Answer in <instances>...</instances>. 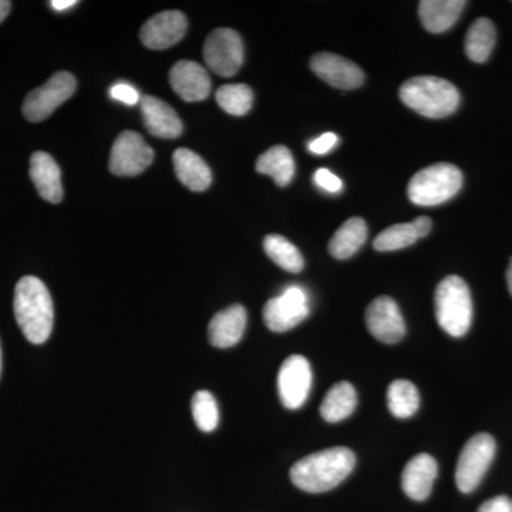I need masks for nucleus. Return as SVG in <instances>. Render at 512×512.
Returning <instances> with one entry per match:
<instances>
[{
	"mask_svg": "<svg viewBox=\"0 0 512 512\" xmlns=\"http://www.w3.org/2000/svg\"><path fill=\"white\" fill-rule=\"evenodd\" d=\"M356 406L355 387L349 382H339L326 393L325 399L320 404V416L328 423H339L348 419L350 414L355 412Z\"/></svg>",
	"mask_w": 512,
	"mask_h": 512,
	"instance_id": "nucleus-22",
	"label": "nucleus"
},
{
	"mask_svg": "<svg viewBox=\"0 0 512 512\" xmlns=\"http://www.w3.org/2000/svg\"><path fill=\"white\" fill-rule=\"evenodd\" d=\"M204 59L207 66L218 76H234L244 63V43L241 36L232 29H215L205 42Z\"/></svg>",
	"mask_w": 512,
	"mask_h": 512,
	"instance_id": "nucleus-9",
	"label": "nucleus"
},
{
	"mask_svg": "<svg viewBox=\"0 0 512 512\" xmlns=\"http://www.w3.org/2000/svg\"><path fill=\"white\" fill-rule=\"evenodd\" d=\"M464 0H423L419 3V16L430 33H443L456 25L466 9Z\"/></svg>",
	"mask_w": 512,
	"mask_h": 512,
	"instance_id": "nucleus-20",
	"label": "nucleus"
},
{
	"mask_svg": "<svg viewBox=\"0 0 512 512\" xmlns=\"http://www.w3.org/2000/svg\"><path fill=\"white\" fill-rule=\"evenodd\" d=\"M154 160L153 148L134 131H124L111 148L110 171L119 177H134L146 171Z\"/></svg>",
	"mask_w": 512,
	"mask_h": 512,
	"instance_id": "nucleus-10",
	"label": "nucleus"
},
{
	"mask_svg": "<svg viewBox=\"0 0 512 512\" xmlns=\"http://www.w3.org/2000/svg\"><path fill=\"white\" fill-rule=\"evenodd\" d=\"M215 99L225 113L241 117L251 110L254 93L247 84H225L217 90Z\"/></svg>",
	"mask_w": 512,
	"mask_h": 512,
	"instance_id": "nucleus-28",
	"label": "nucleus"
},
{
	"mask_svg": "<svg viewBox=\"0 0 512 512\" xmlns=\"http://www.w3.org/2000/svg\"><path fill=\"white\" fill-rule=\"evenodd\" d=\"M188 22L184 13L167 10L144 23L140 39L151 50H165L177 45L187 32Z\"/></svg>",
	"mask_w": 512,
	"mask_h": 512,
	"instance_id": "nucleus-14",
	"label": "nucleus"
},
{
	"mask_svg": "<svg viewBox=\"0 0 512 512\" xmlns=\"http://www.w3.org/2000/svg\"><path fill=\"white\" fill-rule=\"evenodd\" d=\"M497 444L487 433L476 434L467 441L456 468V484L461 493H473L493 463Z\"/></svg>",
	"mask_w": 512,
	"mask_h": 512,
	"instance_id": "nucleus-6",
	"label": "nucleus"
},
{
	"mask_svg": "<svg viewBox=\"0 0 512 512\" xmlns=\"http://www.w3.org/2000/svg\"><path fill=\"white\" fill-rule=\"evenodd\" d=\"M366 325L369 332L386 345L400 342L406 335V322L399 305L389 296H380L370 303Z\"/></svg>",
	"mask_w": 512,
	"mask_h": 512,
	"instance_id": "nucleus-12",
	"label": "nucleus"
},
{
	"mask_svg": "<svg viewBox=\"0 0 512 512\" xmlns=\"http://www.w3.org/2000/svg\"><path fill=\"white\" fill-rule=\"evenodd\" d=\"M77 89L72 73L57 72L43 86L30 92L23 103V116L32 123L49 119L57 107L70 99Z\"/></svg>",
	"mask_w": 512,
	"mask_h": 512,
	"instance_id": "nucleus-7",
	"label": "nucleus"
},
{
	"mask_svg": "<svg viewBox=\"0 0 512 512\" xmlns=\"http://www.w3.org/2000/svg\"><path fill=\"white\" fill-rule=\"evenodd\" d=\"M400 99L409 109L429 119H444L460 106V93L453 83L436 76H420L400 87Z\"/></svg>",
	"mask_w": 512,
	"mask_h": 512,
	"instance_id": "nucleus-3",
	"label": "nucleus"
},
{
	"mask_svg": "<svg viewBox=\"0 0 512 512\" xmlns=\"http://www.w3.org/2000/svg\"><path fill=\"white\" fill-rule=\"evenodd\" d=\"M338 136L335 133H325L309 143V151L315 156H325L333 147L338 144Z\"/></svg>",
	"mask_w": 512,
	"mask_h": 512,
	"instance_id": "nucleus-33",
	"label": "nucleus"
},
{
	"mask_svg": "<svg viewBox=\"0 0 512 512\" xmlns=\"http://www.w3.org/2000/svg\"><path fill=\"white\" fill-rule=\"evenodd\" d=\"M111 99L120 101V103L127 104V106H136L140 103L141 97L137 89L127 83H117L111 87L110 90Z\"/></svg>",
	"mask_w": 512,
	"mask_h": 512,
	"instance_id": "nucleus-31",
	"label": "nucleus"
},
{
	"mask_svg": "<svg viewBox=\"0 0 512 512\" xmlns=\"http://www.w3.org/2000/svg\"><path fill=\"white\" fill-rule=\"evenodd\" d=\"M15 318L25 338L33 345L47 342L53 332L55 308L47 286L36 276H25L15 288Z\"/></svg>",
	"mask_w": 512,
	"mask_h": 512,
	"instance_id": "nucleus-2",
	"label": "nucleus"
},
{
	"mask_svg": "<svg viewBox=\"0 0 512 512\" xmlns=\"http://www.w3.org/2000/svg\"><path fill=\"white\" fill-rule=\"evenodd\" d=\"M420 237L414 228L413 222L397 224L384 229L373 241V248L379 252L399 251L419 241Z\"/></svg>",
	"mask_w": 512,
	"mask_h": 512,
	"instance_id": "nucleus-29",
	"label": "nucleus"
},
{
	"mask_svg": "<svg viewBox=\"0 0 512 512\" xmlns=\"http://www.w3.org/2000/svg\"><path fill=\"white\" fill-rule=\"evenodd\" d=\"M495 40H497V30L494 23L487 18L477 19L468 29L466 42H464L468 59L474 63L487 62L488 57L493 53Z\"/></svg>",
	"mask_w": 512,
	"mask_h": 512,
	"instance_id": "nucleus-25",
	"label": "nucleus"
},
{
	"mask_svg": "<svg viewBox=\"0 0 512 512\" xmlns=\"http://www.w3.org/2000/svg\"><path fill=\"white\" fill-rule=\"evenodd\" d=\"M311 69L319 79L336 89L353 90L365 82V73L356 63L335 53H316L311 59Z\"/></svg>",
	"mask_w": 512,
	"mask_h": 512,
	"instance_id": "nucleus-13",
	"label": "nucleus"
},
{
	"mask_svg": "<svg viewBox=\"0 0 512 512\" xmlns=\"http://www.w3.org/2000/svg\"><path fill=\"white\" fill-rule=\"evenodd\" d=\"M511 511H512V500H511Z\"/></svg>",
	"mask_w": 512,
	"mask_h": 512,
	"instance_id": "nucleus-40",
	"label": "nucleus"
},
{
	"mask_svg": "<svg viewBox=\"0 0 512 512\" xmlns=\"http://www.w3.org/2000/svg\"><path fill=\"white\" fill-rule=\"evenodd\" d=\"M387 406L397 419H409L419 410V390L409 380H394L387 389Z\"/></svg>",
	"mask_w": 512,
	"mask_h": 512,
	"instance_id": "nucleus-26",
	"label": "nucleus"
},
{
	"mask_svg": "<svg viewBox=\"0 0 512 512\" xmlns=\"http://www.w3.org/2000/svg\"><path fill=\"white\" fill-rule=\"evenodd\" d=\"M173 161L175 174L185 187L195 192L210 188L212 183L210 167L197 153L188 148H178L175 150Z\"/></svg>",
	"mask_w": 512,
	"mask_h": 512,
	"instance_id": "nucleus-21",
	"label": "nucleus"
},
{
	"mask_svg": "<svg viewBox=\"0 0 512 512\" xmlns=\"http://www.w3.org/2000/svg\"><path fill=\"white\" fill-rule=\"evenodd\" d=\"M248 313L242 305H232L215 313L208 326V339L214 348L228 349L241 342L247 329Z\"/></svg>",
	"mask_w": 512,
	"mask_h": 512,
	"instance_id": "nucleus-16",
	"label": "nucleus"
},
{
	"mask_svg": "<svg viewBox=\"0 0 512 512\" xmlns=\"http://www.w3.org/2000/svg\"><path fill=\"white\" fill-rule=\"evenodd\" d=\"M0 375H2V346H0Z\"/></svg>",
	"mask_w": 512,
	"mask_h": 512,
	"instance_id": "nucleus-39",
	"label": "nucleus"
},
{
	"mask_svg": "<svg viewBox=\"0 0 512 512\" xmlns=\"http://www.w3.org/2000/svg\"><path fill=\"white\" fill-rule=\"evenodd\" d=\"M140 104L144 126L150 134L167 140L181 136L183 123L173 107L154 96L141 97Z\"/></svg>",
	"mask_w": 512,
	"mask_h": 512,
	"instance_id": "nucleus-18",
	"label": "nucleus"
},
{
	"mask_svg": "<svg viewBox=\"0 0 512 512\" xmlns=\"http://www.w3.org/2000/svg\"><path fill=\"white\" fill-rule=\"evenodd\" d=\"M439 474V466L430 454H417L404 467L402 487L407 497L414 501H424L430 497L434 481Z\"/></svg>",
	"mask_w": 512,
	"mask_h": 512,
	"instance_id": "nucleus-17",
	"label": "nucleus"
},
{
	"mask_svg": "<svg viewBox=\"0 0 512 512\" xmlns=\"http://www.w3.org/2000/svg\"><path fill=\"white\" fill-rule=\"evenodd\" d=\"M478 512H512L511 500L505 497V495H498V497L485 501V503L478 508Z\"/></svg>",
	"mask_w": 512,
	"mask_h": 512,
	"instance_id": "nucleus-34",
	"label": "nucleus"
},
{
	"mask_svg": "<svg viewBox=\"0 0 512 512\" xmlns=\"http://www.w3.org/2000/svg\"><path fill=\"white\" fill-rule=\"evenodd\" d=\"M30 178L43 200L59 204L63 200L62 173L50 154L37 151L30 157Z\"/></svg>",
	"mask_w": 512,
	"mask_h": 512,
	"instance_id": "nucleus-19",
	"label": "nucleus"
},
{
	"mask_svg": "<svg viewBox=\"0 0 512 512\" xmlns=\"http://www.w3.org/2000/svg\"><path fill=\"white\" fill-rule=\"evenodd\" d=\"M264 249L266 255L275 262L279 268L285 271L298 274L305 266V259L295 245L289 242L282 235L271 234L264 239Z\"/></svg>",
	"mask_w": 512,
	"mask_h": 512,
	"instance_id": "nucleus-27",
	"label": "nucleus"
},
{
	"mask_svg": "<svg viewBox=\"0 0 512 512\" xmlns=\"http://www.w3.org/2000/svg\"><path fill=\"white\" fill-rule=\"evenodd\" d=\"M434 308L440 328L453 338L466 335L473 322L470 289L460 276L451 275L437 285Z\"/></svg>",
	"mask_w": 512,
	"mask_h": 512,
	"instance_id": "nucleus-4",
	"label": "nucleus"
},
{
	"mask_svg": "<svg viewBox=\"0 0 512 512\" xmlns=\"http://www.w3.org/2000/svg\"><path fill=\"white\" fill-rule=\"evenodd\" d=\"M367 239V225L362 218H350L335 232L329 242L330 255L349 259L363 247Z\"/></svg>",
	"mask_w": 512,
	"mask_h": 512,
	"instance_id": "nucleus-24",
	"label": "nucleus"
},
{
	"mask_svg": "<svg viewBox=\"0 0 512 512\" xmlns=\"http://www.w3.org/2000/svg\"><path fill=\"white\" fill-rule=\"evenodd\" d=\"M355 466L356 456L350 448H328L293 464L291 480L306 493H326L346 480Z\"/></svg>",
	"mask_w": 512,
	"mask_h": 512,
	"instance_id": "nucleus-1",
	"label": "nucleus"
},
{
	"mask_svg": "<svg viewBox=\"0 0 512 512\" xmlns=\"http://www.w3.org/2000/svg\"><path fill=\"white\" fill-rule=\"evenodd\" d=\"M191 412L198 429L204 433H211L220 423V410L217 400L207 390H200L191 400Z\"/></svg>",
	"mask_w": 512,
	"mask_h": 512,
	"instance_id": "nucleus-30",
	"label": "nucleus"
},
{
	"mask_svg": "<svg viewBox=\"0 0 512 512\" xmlns=\"http://www.w3.org/2000/svg\"><path fill=\"white\" fill-rule=\"evenodd\" d=\"M10 9H12V3L8 2V0H0V23L8 18Z\"/></svg>",
	"mask_w": 512,
	"mask_h": 512,
	"instance_id": "nucleus-37",
	"label": "nucleus"
},
{
	"mask_svg": "<svg viewBox=\"0 0 512 512\" xmlns=\"http://www.w3.org/2000/svg\"><path fill=\"white\" fill-rule=\"evenodd\" d=\"M313 180H315V184L319 188L330 192V194H336V192L342 191L343 188L342 180H340L338 175L329 171L328 168H320V170L316 171Z\"/></svg>",
	"mask_w": 512,
	"mask_h": 512,
	"instance_id": "nucleus-32",
	"label": "nucleus"
},
{
	"mask_svg": "<svg viewBox=\"0 0 512 512\" xmlns=\"http://www.w3.org/2000/svg\"><path fill=\"white\" fill-rule=\"evenodd\" d=\"M507 284H508V289H510V292H511V295H512V259L510 261V266H508Z\"/></svg>",
	"mask_w": 512,
	"mask_h": 512,
	"instance_id": "nucleus-38",
	"label": "nucleus"
},
{
	"mask_svg": "<svg viewBox=\"0 0 512 512\" xmlns=\"http://www.w3.org/2000/svg\"><path fill=\"white\" fill-rule=\"evenodd\" d=\"M463 187V173L456 165L439 163L423 168L414 174L407 187V195L413 204L433 207L447 202Z\"/></svg>",
	"mask_w": 512,
	"mask_h": 512,
	"instance_id": "nucleus-5",
	"label": "nucleus"
},
{
	"mask_svg": "<svg viewBox=\"0 0 512 512\" xmlns=\"http://www.w3.org/2000/svg\"><path fill=\"white\" fill-rule=\"evenodd\" d=\"M413 225L414 228H416L419 237L424 238L430 234L431 227H433V222H431L429 217H419L417 220L413 221Z\"/></svg>",
	"mask_w": 512,
	"mask_h": 512,
	"instance_id": "nucleus-35",
	"label": "nucleus"
},
{
	"mask_svg": "<svg viewBox=\"0 0 512 512\" xmlns=\"http://www.w3.org/2000/svg\"><path fill=\"white\" fill-rule=\"evenodd\" d=\"M312 387V367L301 355L289 356L282 363L278 375V390L286 409H301Z\"/></svg>",
	"mask_w": 512,
	"mask_h": 512,
	"instance_id": "nucleus-11",
	"label": "nucleus"
},
{
	"mask_svg": "<svg viewBox=\"0 0 512 512\" xmlns=\"http://www.w3.org/2000/svg\"><path fill=\"white\" fill-rule=\"evenodd\" d=\"M309 312V296L305 289L298 285L288 286L281 295L266 302L265 325L272 332H288L301 325L303 320L308 318Z\"/></svg>",
	"mask_w": 512,
	"mask_h": 512,
	"instance_id": "nucleus-8",
	"label": "nucleus"
},
{
	"mask_svg": "<svg viewBox=\"0 0 512 512\" xmlns=\"http://www.w3.org/2000/svg\"><path fill=\"white\" fill-rule=\"evenodd\" d=\"M256 171L274 178L279 187H286L291 184L293 175H295V160H293L291 150L284 146L269 148L256 160Z\"/></svg>",
	"mask_w": 512,
	"mask_h": 512,
	"instance_id": "nucleus-23",
	"label": "nucleus"
},
{
	"mask_svg": "<svg viewBox=\"0 0 512 512\" xmlns=\"http://www.w3.org/2000/svg\"><path fill=\"white\" fill-rule=\"evenodd\" d=\"M50 5H52L53 9L63 12V10L73 8L74 5H77V2L76 0H53V2H50Z\"/></svg>",
	"mask_w": 512,
	"mask_h": 512,
	"instance_id": "nucleus-36",
	"label": "nucleus"
},
{
	"mask_svg": "<svg viewBox=\"0 0 512 512\" xmlns=\"http://www.w3.org/2000/svg\"><path fill=\"white\" fill-rule=\"evenodd\" d=\"M170 84L175 93L185 101H202L211 93V79L207 70L197 62L181 60L170 72Z\"/></svg>",
	"mask_w": 512,
	"mask_h": 512,
	"instance_id": "nucleus-15",
	"label": "nucleus"
}]
</instances>
